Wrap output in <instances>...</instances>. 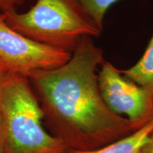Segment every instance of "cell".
<instances>
[{"mask_svg": "<svg viewBox=\"0 0 153 153\" xmlns=\"http://www.w3.org/2000/svg\"><path fill=\"white\" fill-rule=\"evenodd\" d=\"M121 73L137 85L153 88V35L140 60Z\"/></svg>", "mask_w": 153, "mask_h": 153, "instance_id": "cell-7", "label": "cell"}, {"mask_svg": "<svg viewBox=\"0 0 153 153\" xmlns=\"http://www.w3.org/2000/svg\"><path fill=\"white\" fill-rule=\"evenodd\" d=\"M5 134L4 129L3 122L1 119V116L0 115V153H5Z\"/></svg>", "mask_w": 153, "mask_h": 153, "instance_id": "cell-10", "label": "cell"}, {"mask_svg": "<svg viewBox=\"0 0 153 153\" xmlns=\"http://www.w3.org/2000/svg\"><path fill=\"white\" fill-rule=\"evenodd\" d=\"M96 24L103 30L104 19L106 11L119 0H78Z\"/></svg>", "mask_w": 153, "mask_h": 153, "instance_id": "cell-8", "label": "cell"}, {"mask_svg": "<svg viewBox=\"0 0 153 153\" xmlns=\"http://www.w3.org/2000/svg\"><path fill=\"white\" fill-rule=\"evenodd\" d=\"M104 60L103 50L85 36L65 64L28 76L43 120L72 150H97L141 128L103 100L97 71Z\"/></svg>", "mask_w": 153, "mask_h": 153, "instance_id": "cell-1", "label": "cell"}, {"mask_svg": "<svg viewBox=\"0 0 153 153\" xmlns=\"http://www.w3.org/2000/svg\"><path fill=\"white\" fill-rule=\"evenodd\" d=\"M1 13L19 33L72 53L82 38H98L102 33L78 0H37L26 12L15 9Z\"/></svg>", "mask_w": 153, "mask_h": 153, "instance_id": "cell-3", "label": "cell"}, {"mask_svg": "<svg viewBox=\"0 0 153 153\" xmlns=\"http://www.w3.org/2000/svg\"><path fill=\"white\" fill-rule=\"evenodd\" d=\"M0 115L5 153H70L44 128L43 111L27 76L10 71L0 77Z\"/></svg>", "mask_w": 153, "mask_h": 153, "instance_id": "cell-2", "label": "cell"}, {"mask_svg": "<svg viewBox=\"0 0 153 153\" xmlns=\"http://www.w3.org/2000/svg\"><path fill=\"white\" fill-rule=\"evenodd\" d=\"M72 53L38 43L12 29L0 13V60L11 72L28 76L52 70L70 60Z\"/></svg>", "mask_w": 153, "mask_h": 153, "instance_id": "cell-5", "label": "cell"}, {"mask_svg": "<svg viewBox=\"0 0 153 153\" xmlns=\"http://www.w3.org/2000/svg\"><path fill=\"white\" fill-rule=\"evenodd\" d=\"M144 149H145V151H146V152H148V153H153V150L148 148V147H147V145L144 147Z\"/></svg>", "mask_w": 153, "mask_h": 153, "instance_id": "cell-12", "label": "cell"}, {"mask_svg": "<svg viewBox=\"0 0 153 153\" xmlns=\"http://www.w3.org/2000/svg\"><path fill=\"white\" fill-rule=\"evenodd\" d=\"M10 71L11 70H9L8 66H7L4 62H3L2 61L0 60V77Z\"/></svg>", "mask_w": 153, "mask_h": 153, "instance_id": "cell-11", "label": "cell"}, {"mask_svg": "<svg viewBox=\"0 0 153 153\" xmlns=\"http://www.w3.org/2000/svg\"><path fill=\"white\" fill-rule=\"evenodd\" d=\"M98 73L103 100L113 112L143 127L153 119V88L145 87L128 79L121 70L104 60Z\"/></svg>", "mask_w": 153, "mask_h": 153, "instance_id": "cell-4", "label": "cell"}, {"mask_svg": "<svg viewBox=\"0 0 153 153\" xmlns=\"http://www.w3.org/2000/svg\"><path fill=\"white\" fill-rule=\"evenodd\" d=\"M153 133V119L140 128L115 142L90 151L72 150L70 153H139L150 142Z\"/></svg>", "mask_w": 153, "mask_h": 153, "instance_id": "cell-6", "label": "cell"}, {"mask_svg": "<svg viewBox=\"0 0 153 153\" xmlns=\"http://www.w3.org/2000/svg\"><path fill=\"white\" fill-rule=\"evenodd\" d=\"M26 0H0L1 12L15 9L17 6L22 5Z\"/></svg>", "mask_w": 153, "mask_h": 153, "instance_id": "cell-9", "label": "cell"}, {"mask_svg": "<svg viewBox=\"0 0 153 153\" xmlns=\"http://www.w3.org/2000/svg\"><path fill=\"white\" fill-rule=\"evenodd\" d=\"M139 153H148L146 152V151H145V150L144 149V148H143V149H142V150L140 151V152Z\"/></svg>", "mask_w": 153, "mask_h": 153, "instance_id": "cell-13", "label": "cell"}]
</instances>
